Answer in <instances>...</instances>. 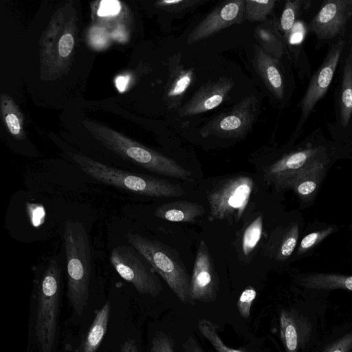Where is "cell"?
Instances as JSON below:
<instances>
[{
  "label": "cell",
  "mask_w": 352,
  "mask_h": 352,
  "mask_svg": "<svg viewBox=\"0 0 352 352\" xmlns=\"http://www.w3.org/2000/svg\"><path fill=\"white\" fill-rule=\"evenodd\" d=\"M252 178L238 175L219 182L208 193L209 221H238L243 214L253 189Z\"/></svg>",
  "instance_id": "8992f818"
},
{
  "label": "cell",
  "mask_w": 352,
  "mask_h": 352,
  "mask_svg": "<svg viewBox=\"0 0 352 352\" xmlns=\"http://www.w3.org/2000/svg\"><path fill=\"white\" fill-rule=\"evenodd\" d=\"M297 234L296 230H292L287 236L283 240L279 249V256L281 258H287L289 256L296 245Z\"/></svg>",
  "instance_id": "1f68e13d"
},
{
  "label": "cell",
  "mask_w": 352,
  "mask_h": 352,
  "mask_svg": "<svg viewBox=\"0 0 352 352\" xmlns=\"http://www.w3.org/2000/svg\"><path fill=\"white\" fill-rule=\"evenodd\" d=\"M130 77L129 76H120L116 79V86L120 92H123L126 90L129 84Z\"/></svg>",
  "instance_id": "f35d334b"
},
{
  "label": "cell",
  "mask_w": 352,
  "mask_h": 352,
  "mask_svg": "<svg viewBox=\"0 0 352 352\" xmlns=\"http://www.w3.org/2000/svg\"><path fill=\"white\" fill-rule=\"evenodd\" d=\"M345 45L346 42L341 38L333 43L329 49L323 62L310 78L307 89L299 102L300 118L292 135L293 139L301 133L316 105L329 89Z\"/></svg>",
  "instance_id": "ba28073f"
},
{
  "label": "cell",
  "mask_w": 352,
  "mask_h": 352,
  "mask_svg": "<svg viewBox=\"0 0 352 352\" xmlns=\"http://www.w3.org/2000/svg\"><path fill=\"white\" fill-rule=\"evenodd\" d=\"M74 44V37L70 33L64 34L58 42V52L60 56L67 57L72 52Z\"/></svg>",
  "instance_id": "836d02e7"
},
{
  "label": "cell",
  "mask_w": 352,
  "mask_h": 352,
  "mask_svg": "<svg viewBox=\"0 0 352 352\" xmlns=\"http://www.w3.org/2000/svg\"><path fill=\"white\" fill-rule=\"evenodd\" d=\"M349 54H350V56H351V65H352V46H351V48Z\"/></svg>",
  "instance_id": "ab89813d"
},
{
  "label": "cell",
  "mask_w": 352,
  "mask_h": 352,
  "mask_svg": "<svg viewBox=\"0 0 352 352\" xmlns=\"http://www.w3.org/2000/svg\"><path fill=\"white\" fill-rule=\"evenodd\" d=\"M204 213V208L198 203L177 200L157 207L154 214L157 217L166 221L194 223Z\"/></svg>",
  "instance_id": "d6986e66"
},
{
  "label": "cell",
  "mask_w": 352,
  "mask_h": 352,
  "mask_svg": "<svg viewBox=\"0 0 352 352\" xmlns=\"http://www.w3.org/2000/svg\"><path fill=\"white\" fill-rule=\"evenodd\" d=\"M281 60L275 58L258 45H254L253 63L257 74L276 100L285 102L287 78Z\"/></svg>",
  "instance_id": "9a60e30c"
},
{
  "label": "cell",
  "mask_w": 352,
  "mask_h": 352,
  "mask_svg": "<svg viewBox=\"0 0 352 352\" xmlns=\"http://www.w3.org/2000/svg\"><path fill=\"white\" fill-rule=\"evenodd\" d=\"M320 233L313 232L305 236L300 243V248L303 250L311 247L317 241Z\"/></svg>",
  "instance_id": "8d00e7d4"
},
{
  "label": "cell",
  "mask_w": 352,
  "mask_h": 352,
  "mask_svg": "<svg viewBox=\"0 0 352 352\" xmlns=\"http://www.w3.org/2000/svg\"><path fill=\"white\" fill-rule=\"evenodd\" d=\"M72 158L85 174L117 188L154 197H177L184 193L179 185L167 179L122 170L80 154Z\"/></svg>",
  "instance_id": "3957f363"
},
{
  "label": "cell",
  "mask_w": 352,
  "mask_h": 352,
  "mask_svg": "<svg viewBox=\"0 0 352 352\" xmlns=\"http://www.w3.org/2000/svg\"><path fill=\"white\" fill-rule=\"evenodd\" d=\"M263 217L254 218L245 228L241 239V249L243 255L248 256L258 244L263 233Z\"/></svg>",
  "instance_id": "d4e9b609"
},
{
  "label": "cell",
  "mask_w": 352,
  "mask_h": 352,
  "mask_svg": "<svg viewBox=\"0 0 352 352\" xmlns=\"http://www.w3.org/2000/svg\"><path fill=\"white\" fill-rule=\"evenodd\" d=\"M192 300L211 302L217 296L219 282L211 255L204 241L199 243L190 281Z\"/></svg>",
  "instance_id": "7c38bea8"
},
{
  "label": "cell",
  "mask_w": 352,
  "mask_h": 352,
  "mask_svg": "<svg viewBox=\"0 0 352 352\" xmlns=\"http://www.w3.org/2000/svg\"><path fill=\"white\" fill-rule=\"evenodd\" d=\"M276 2L275 0H245V19L250 22L265 21Z\"/></svg>",
  "instance_id": "484cf974"
},
{
  "label": "cell",
  "mask_w": 352,
  "mask_h": 352,
  "mask_svg": "<svg viewBox=\"0 0 352 352\" xmlns=\"http://www.w3.org/2000/svg\"><path fill=\"white\" fill-rule=\"evenodd\" d=\"M127 241L149 263L184 304L195 305L190 295V281L180 257L170 247L138 234L129 232Z\"/></svg>",
  "instance_id": "277c9868"
},
{
  "label": "cell",
  "mask_w": 352,
  "mask_h": 352,
  "mask_svg": "<svg viewBox=\"0 0 352 352\" xmlns=\"http://www.w3.org/2000/svg\"><path fill=\"white\" fill-rule=\"evenodd\" d=\"M280 335L286 352H298L311 331L307 320L294 309H283L279 317Z\"/></svg>",
  "instance_id": "2e32d148"
},
{
  "label": "cell",
  "mask_w": 352,
  "mask_h": 352,
  "mask_svg": "<svg viewBox=\"0 0 352 352\" xmlns=\"http://www.w3.org/2000/svg\"><path fill=\"white\" fill-rule=\"evenodd\" d=\"M110 262L117 273L126 281L131 283L142 294L157 296L163 286L148 262L132 246L119 245L110 254Z\"/></svg>",
  "instance_id": "52a82bcc"
},
{
  "label": "cell",
  "mask_w": 352,
  "mask_h": 352,
  "mask_svg": "<svg viewBox=\"0 0 352 352\" xmlns=\"http://www.w3.org/2000/svg\"><path fill=\"white\" fill-rule=\"evenodd\" d=\"M197 327L202 336L208 340L217 352H245L241 349L229 347L219 334V327L208 319L199 318Z\"/></svg>",
  "instance_id": "cb8c5ba5"
},
{
  "label": "cell",
  "mask_w": 352,
  "mask_h": 352,
  "mask_svg": "<svg viewBox=\"0 0 352 352\" xmlns=\"http://www.w3.org/2000/svg\"><path fill=\"white\" fill-rule=\"evenodd\" d=\"M204 2L201 0H163L156 5L166 12L178 13L191 10Z\"/></svg>",
  "instance_id": "4316f807"
},
{
  "label": "cell",
  "mask_w": 352,
  "mask_h": 352,
  "mask_svg": "<svg viewBox=\"0 0 352 352\" xmlns=\"http://www.w3.org/2000/svg\"><path fill=\"white\" fill-rule=\"evenodd\" d=\"M111 306L107 302L98 311L87 334L80 352H96L106 334L110 316Z\"/></svg>",
  "instance_id": "44dd1931"
},
{
  "label": "cell",
  "mask_w": 352,
  "mask_h": 352,
  "mask_svg": "<svg viewBox=\"0 0 352 352\" xmlns=\"http://www.w3.org/2000/svg\"><path fill=\"white\" fill-rule=\"evenodd\" d=\"M120 3L116 0H105L100 2L98 14L100 16L115 15L120 10Z\"/></svg>",
  "instance_id": "d6a6232c"
},
{
  "label": "cell",
  "mask_w": 352,
  "mask_h": 352,
  "mask_svg": "<svg viewBox=\"0 0 352 352\" xmlns=\"http://www.w3.org/2000/svg\"><path fill=\"white\" fill-rule=\"evenodd\" d=\"M335 129H352V65L350 54L346 58L338 98Z\"/></svg>",
  "instance_id": "ac0fdd59"
},
{
  "label": "cell",
  "mask_w": 352,
  "mask_h": 352,
  "mask_svg": "<svg viewBox=\"0 0 352 352\" xmlns=\"http://www.w3.org/2000/svg\"><path fill=\"white\" fill-rule=\"evenodd\" d=\"M151 352H156L153 349L151 348Z\"/></svg>",
  "instance_id": "60d3db41"
},
{
  "label": "cell",
  "mask_w": 352,
  "mask_h": 352,
  "mask_svg": "<svg viewBox=\"0 0 352 352\" xmlns=\"http://www.w3.org/2000/svg\"><path fill=\"white\" fill-rule=\"evenodd\" d=\"M180 58V54H174L169 60V78L165 95L170 109L180 106L186 91L195 79L194 70L184 67Z\"/></svg>",
  "instance_id": "e0dca14e"
},
{
  "label": "cell",
  "mask_w": 352,
  "mask_h": 352,
  "mask_svg": "<svg viewBox=\"0 0 352 352\" xmlns=\"http://www.w3.org/2000/svg\"><path fill=\"white\" fill-rule=\"evenodd\" d=\"M352 16V0H327L311 20L308 28L318 40L343 35Z\"/></svg>",
  "instance_id": "30bf717a"
},
{
  "label": "cell",
  "mask_w": 352,
  "mask_h": 352,
  "mask_svg": "<svg viewBox=\"0 0 352 352\" xmlns=\"http://www.w3.org/2000/svg\"><path fill=\"white\" fill-rule=\"evenodd\" d=\"M184 352H205L193 336H188L182 344Z\"/></svg>",
  "instance_id": "e575fe53"
},
{
  "label": "cell",
  "mask_w": 352,
  "mask_h": 352,
  "mask_svg": "<svg viewBox=\"0 0 352 352\" xmlns=\"http://www.w3.org/2000/svg\"><path fill=\"white\" fill-rule=\"evenodd\" d=\"M303 285L311 289H344L352 292V276L321 274L304 278Z\"/></svg>",
  "instance_id": "603a6c76"
},
{
  "label": "cell",
  "mask_w": 352,
  "mask_h": 352,
  "mask_svg": "<svg viewBox=\"0 0 352 352\" xmlns=\"http://www.w3.org/2000/svg\"><path fill=\"white\" fill-rule=\"evenodd\" d=\"M245 19V0L221 2L190 32L187 44L206 39L232 25L241 23Z\"/></svg>",
  "instance_id": "8fae6325"
},
{
  "label": "cell",
  "mask_w": 352,
  "mask_h": 352,
  "mask_svg": "<svg viewBox=\"0 0 352 352\" xmlns=\"http://www.w3.org/2000/svg\"><path fill=\"white\" fill-rule=\"evenodd\" d=\"M82 124L95 139L121 157L159 175L192 181L191 172L174 160L106 126L89 120H83Z\"/></svg>",
  "instance_id": "6da1fadb"
},
{
  "label": "cell",
  "mask_w": 352,
  "mask_h": 352,
  "mask_svg": "<svg viewBox=\"0 0 352 352\" xmlns=\"http://www.w3.org/2000/svg\"><path fill=\"white\" fill-rule=\"evenodd\" d=\"M63 236L68 298L74 312L81 316L89 296L91 255L89 236L84 225L76 220L65 222Z\"/></svg>",
  "instance_id": "7a4b0ae2"
},
{
  "label": "cell",
  "mask_w": 352,
  "mask_h": 352,
  "mask_svg": "<svg viewBox=\"0 0 352 352\" xmlns=\"http://www.w3.org/2000/svg\"><path fill=\"white\" fill-rule=\"evenodd\" d=\"M352 349V331L333 342L322 352H350Z\"/></svg>",
  "instance_id": "4dcf8cb0"
},
{
  "label": "cell",
  "mask_w": 352,
  "mask_h": 352,
  "mask_svg": "<svg viewBox=\"0 0 352 352\" xmlns=\"http://www.w3.org/2000/svg\"><path fill=\"white\" fill-rule=\"evenodd\" d=\"M257 292L256 289L252 287H247L240 294L237 302V310L243 318H249L251 313V307L256 298Z\"/></svg>",
  "instance_id": "83f0119b"
},
{
  "label": "cell",
  "mask_w": 352,
  "mask_h": 352,
  "mask_svg": "<svg viewBox=\"0 0 352 352\" xmlns=\"http://www.w3.org/2000/svg\"><path fill=\"white\" fill-rule=\"evenodd\" d=\"M120 352H139L135 340L128 339L121 346Z\"/></svg>",
  "instance_id": "74e56055"
},
{
  "label": "cell",
  "mask_w": 352,
  "mask_h": 352,
  "mask_svg": "<svg viewBox=\"0 0 352 352\" xmlns=\"http://www.w3.org/2000/svg\"><path fill=\"white\" fill-rule=\"evenodd\" d=\"M254 36L259 46L271 56L281 60L287 52L286 43L275 21H267L256 26Z\"/></svg>",
  "instance_id": "ffe728a7"
},
{
  "label": "cell",
  "mask_w": 352,
  "mask_h": 352,
  "mask_svg": "<svg viewBox=\"0 0 352 352\" xmlns=\"http://www.w3.org/2000/svg\"><path fill=\"white\" fill-rule=\"evenodd\" d=\"M152 349L156 352H175L174 342L170 336L161 331L153 337Z\"/></svg>",
  "instance_id": "f1b7e54d"
},
{
  "label": "cell",
  "mask_w": 352,
  "mask_h": 352,
  "mask_svg": "<svg viewBox=\"0 0 352 352\" xmlns=\"http://www.w3.org/2000/svg\"><path fill=\"white\" fill-rule=\"evenodd\" d=\"M3 112L5 116V121L10 132L18 136L21 133V118H19L16 113V110H13L14 108L11 104V109L8 110L2 106Z\"/></svg>",
  "instance_id": "f546056e"
},
{
  "label": "cell",
  "mask_w": 352,
  "mask_h": 352,
  "mask_svg": "<svg viewBox=\"0 0 352 352\" xmlns=\"http://www.w3.org/2000/svg\"><path fill=\"white\" fill-rule=\"evenodd\" d=\"M259 111L258 98L248 96L231 111L222 113L206 124L200 133L204 137L214 135L222 138H237L246 134L255 122Z\"/></svg>",
  "instance_id": "9c48e42d"
},
{
  "label": "cell",
  "mask_w": 352,
  "mask_h": 352,
  "mask_svg": "<svg viewBox=\"0 0 352 352\" xmlns=\"http://www.w3.org/2000/svg\"><path fill=\"white\" fill-rule=\"evenodd\" d=\"M61 270L51 260L43 274L38 289L35 335L42 352H52L60 305Z\"/></svg>",
  "instance_id": "5b68a950"
},
{
  "label": "cell",
  "mask_w": 352,
  "mask_h": 352,
  "mask_svg": "<svg viewBox=\"0 0 352 352\" xmlns=\"http://www.w3.org/2000/svg\"><path fill=\"white\" fill-rule=\"evenodd\" d=\"M310 3L311 1L307 0H287L285 1L278 23V28L286 46L298 17L302 10H306L309 8Z\"/></svg>",
  "instance_id": "7402d4cb"
},
{
  "label": "cell",
  "mask_w": 352,
  "mask_h": 352,
  "mask_svg": "<svg viewBox=\"0 0 352 352\" xmlns=\"http://www.w3.org/2000/svg\"><path fill=\"white\" fill-rule=\"evenodd\" d=\"M234 85L232 80L228 77L204 84L179 109V115L181 117L191 116L216 108L224 101Z\"/></svg>",
  "instance_id": "5bb4252c"
},
{
  "label": "cell",
  "mask_w": 352,
  "mask_h": 352,
  "mask_svg": "<svg viewBox=\"0 0 352 352\" xmlns=\"http://www.w3.org/2000/svg\"><path fill=\"white\" fill-rule=\"evenodd\" d=\"M308 137V142L305 148L285 155L267 168V179L279 181L290 171L301 168L309 160L326 153L324 144L327 143L320 127L316 128Z\"/></svg>",
  "instance_id": "4fadbf2b"
},
{
  "label": "cell",
  "mask_w": 352,
  "mask_h": 352,
  "mask_svg": "<svg viewBox=\"0 0 352 352\" xmlns=\"http://www.w3.org/2000/svg\"><path fill=\"white\" fill-rule=\"evenodd\" d=\"M316 187V184L313 181H305L297 186V191L301 195H307L311 193Z\"/></svg>",
  "instance_id": "d590c367"
}]
</instances>
